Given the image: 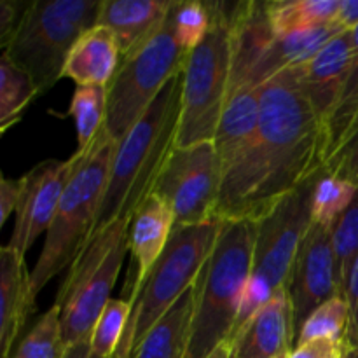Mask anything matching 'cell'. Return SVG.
Returning a JSON list of instances; mask_svg holds the SVG:
<instances>
[{"instance_id": "1", "label": "cell", "mask_w": 358, "mask_h": 358, "mask_svg": "<svg viewBox=\"0 0 358 358\" xmlns=\"http://www.w3.org/2000/svg\"><path fill=\"white\" fill-rule=\"evenodd\" d=\"M324 138L296 66L262 84L254 142L224 170L220 220H261L289 192L324 170Z\"/></svg>"}, {"instance_id": "2", "label": "cell", "mask_w": 358, "mask_h": 358, "mask_svg": "<svg viewBox=\"0 0 358 358\" xmlns=\"http://www.w3.org/2000/svg\"><path fill=\"white\" fill-rule=\"evenodd\" d=\"M182 70L164 84L142 117L117 142L107 191L91 234L115 220L133 219L140 205L152 194L177 145L184 86Z\"/></svg>"}, {"instance_id": "3", "label": "cell", "mask_w": 358, "mask_h": 358, "mask_svg": "<svg viewBox=\"0 0 358 358\" xmlns=\"http://www.w3.org/2000/svg\"><path fill=\"white\" fill-rule=\"evenodd\" d=\"M255 233L254 220H224L212 255L196 280L191 341L184 358H208L217 346L233 341L252 275Z\"/></svg>"}, {"instance_id": "4", "label": "cell", "mask_w": 358, "mask_h": 358, "mask_svg": "<svg viewBox=\"0 0 358 358\" xmlns=\"http://www.w3.org/2000/svg\"><path fill=\"white\" fill-rule=\"evenodd\" d=\"M117 140L107 128L98 133L90 147L70 157V173L58 210L48 229L45 243L31 271V296L38 292L79 255L96 224L107 191Z\"/></svg>"}, {"instance_id": "5", "label": "cell", "mask_w": 358, "mask_h": 358, "mask_svg": "<svg viewBox=\"0 0 358 358\" xmlns=\"http://www.w3.org/2000/svg\"><path fill=\"white\" fill-rule=\"evenodd\" d=\"M206 3L212 27L203 42L189 51L182 70V112L175 147L213 142L229 93L234 3Z\"/></svg>"}, {"instance_id": "6", "label": "cell", "mask_w": 358, "mask_h": 358, "mask_svg": "<svg viewBox=\"0 0 358 358\" xmlns=\"http://www.w3.org/2000/svg\"><path fill=\"white\" fill-rule=\"evenodd\" d=\"M131 219H121L91 234L69 268L55 303L62 311L65 346L91 339L98 318L112 299L126 252H129Z\"/></svg>"}, {"instance_id": "7", "label": "cell", "mask_w": 358, "mask_h": 358, "mask_svg": "<svg viewBox=\"0 0 358 358\" xmlns=\"http://www.w3.org/2000/svg\"><path fill=\"white\" fill-rule=\"evenodd\" d=\"M101 0H37L28 3L6 52L41 93L63 76L80 35L98 24Z\"/></svg>"}, {"instance_id": "8", "label": "cell", "mask_w": 358, "mask_h": 358, "mask_svg": "<svg viewBox=\"0 0 358 358\" xmlns=\"http://www.w3.org/2000/svg\"><path fill=\"white\" fill-rule=\"evenodd\" d=\"M322 171L285 196L271 212L257 220L252 275L245 289L236 331L289 282L301 243L313 224L311 203ZM236 334V332H234Z\"/></svg>"}, {"instance_id": "9", "label": "cell", "mask_w": 358, "mask_h": 358, "mask_svg": "<svg viewBox=\"0 0 358 358\" xmlns=\"http://www.w3.org/2000/svg\"><path fill=\"white\" fill-rule=\"evenodd\" d=\"M189 51L175 37L173 6L159 31L129 58L121 59L107 86V122L114 140H121L149 108L164 84L180 72Z\"/></svg>"}, {"instance_id": "10", "label": "cell", "mask_w": 358, "mask_h": 358, "mask_svg": "<svg viewBox=\"0 0 358 358\" xmlns=\"http://www.w3.org/2000/svg\"><path fill=\"white\" fill-rule=\"evenodd\" d=\"M222 224L224 220L215 217L208 222L173 229L166 248L136 296L133 308L135 345L184 296L185 290L194 285L212 255Z\"/></svg>"}, {"instance_id": "11", "label": "cell", "mask_w": 358, "mask_h": 358, "mask_svg": "<svg viewBox=\"0 0 358 358\" xmlns=\"http://www.w3.org/2000/svg\"><path fill=\"white\" fill-rule=\"evenodd\" d=\"M224 166L213 142L175 147L156 182V192L173 212V229L215 219Z\"/></svg>"}, {"instance_id": "12", "label": "cell", "mask_w": 358, "mask_h": 358, "mask_svg": "<svg viewBox=\"0 0 358 358\" xmlns=\"http://www.w3.org/2000/svg\"><path fill=\"white\" fill-rule=\"evenodd\" d=\"M285 289L292 306L294 338L297 341L310 315L332 297L339 296L332 227L311 224L290 269Z\"/></svg>"}, {"instance_id": "13", "label": "cell", "mask_w": 358, "mask_h": 358, "mask_svg": "<svg viewBox=\"0 0 358 358\" xmlns=\"http://www.w3.org/2000/svg\"><path fill=\"white\" fill-rule=\"evenodd\" d=\"M70 173V159H48L21 177L16 220L7 247L24 255L42 233H48Z\"/></svg>"}, {"instance_id": "14", "label": "cell", "mask_w": 358, "mask_h": 358, "mask_svg": "<svg viewBox=\"0 0 358 358\" xmlns=\"http://www.w3.org/2000/svg\"><path fill=\"white\" fill-rule=\"evenodd\" d=\"M350 59H352V31H343L336 35L310 62L296 66L301 87L317 114L322 129L331 119L345 90Z\"/></svg>"}, {"instance_id": "15", "label": "cell", "mask_w": 358, "mask_h": 358, "mask_svg": "<svg viewBox=\"0 0 358 358\" xmlns=\"http://www.w3.org/2000/svg\"><path fill=\"white\" fill-rule=\"evenodd\" d=\"M231 358H280L296 346L292 306L287 289L280 290L268 304L255 311L233 338Z\"/></svg>"}, {"instance_id": "16", "label": "cell", "mask_w": 358, "mask_h": 358, "mask_svg": "<svg viewBox=\"0 0 358 358\" xmlns=\"http://www.w3.org/2000/svg\"><path fill=\"white\" fill-rule=\"evenodd\" d=\"M173 212L163 198L152 192L140 205L129 226V254H131V269H129L128 301H133L140 294L150 269L161 257L173 233Z\"/></svg>"}, {"instance_id": "17", "label": "cell", "mask_w": 358, "mask_h": 358, "mask_svg": "<svg viewBox=\"0 0 358 358\" xmlns=\"http://www.w3.org/2000/svg\"><path fill=\"white\" fill-rule=\"evenodd\" d=\"M276 34L269 20L268 2H236L231 31L229 93L247 86L252 72L275 42ZM227 93V94H229Z\"/></svg>"}, {"instance_id": "18", "label": "cell", "mask_w": 358, "mask_h": 358, "mask_svg": "<svg viewBox=\"0 0 358 358\" xmlns=\"http://www.w3.org/2000/svg\"><path fill=\"white\" fill-rule=\"evenodd\" d=\"M170 0H101L98 24L114 31L121 59L143 48L166 23Z\"/></svg>"}, {"instance_id": "19", "label": "cell", "mask_w": 358, "mask_h": 358, "mask_svg": "<svg viewBox=\"0 0 358 358\" xmlns=\"http://www.w3.org/2000/svg\"><path fill=\"white\" fill-rule=\"evenodd\" d=\"M35 311L31 296V273L24 255L3 245L0 250V350L9 358L27 320Z\"/></svg>"}, {"instance_id": "20", "label": "cell", "mask_w": 358, "mask_h": 358, "mask_svg": "<svg viewBox=\"0 0 358 358\" xmlns=\"http://www.w3.org/2000/svg\"><path fill=\"white\" fill-rule=\"evenodd\" d=\"M121 65V49L114 31L107 27L90 28L69 52L63 76L77 86L107 87Z\"/></svg>"}, {"instance_id": "21", "label": "cell", "mask_w": 358, "mask_h": 358, "mask_svg": "<svg viewBox=\"0 0 358 358\" xmlns=\"http://www.w3.org/2000/svg\"><path fill=\"white\" fill-rule=\"evenodd\" d=\"M262 86H241L227 94L213 143L226 170L252 142L261 119Z\"/></svg>"}, {"instance_id": "22", "label": "cell", "mask_w": 358, "mask_h": 358, "mask_svg": "<svg viewBox=\"0 0 358 358\" xmlns=\"http://www.w3.org/2000/svg\"><path fill=\"white\" fill-rule=\"evenodd\" d=\"M343 31L345 30L336 21H331L289 35H280L254 69L247 86H262L266 80L275 77L282 70L310 62L336 35Z\"/></svg>"}, {"instance_id": "23", "label": "cell", "mask_w": 358, "mask_h": 358, "mask_svg": "<svg viewBox=\"0 0 358 358\" xmlns=\"http://www.w3.org/2000/svg\"><path fill=\"white\" fill-rule=\"evenodd\" d=\"M196 282L133 346L131 358H184L191 341Z\"/></svg>"}, {"instance_id": "24", "label": "cell", "mask_w": 358, "mask_h": 358, "mask_svg": "<svg viewBox=\"0 0 358 358\" xmlns=\"http://www.w3.org/2000/svg\"><path fill=\"white\" fill-rule=\"evenodd\" d=\"M358 115V27L352 30V59L348 66L345 90L332 112L331 119L322 129L324 138V166L348 136Z\"/></svg>"}, {"instance_id": "25", "label": "cell", "mask_w": 358, "mask_h": 358, "mask_svg": "<svg viewBox=\"0 0 358 358\" xmlns=\"http://www.w3.org/2000/svg\"><path fill=\"white\" fill-rule=\"evenodd\" d=\"M339 3L341 0H276L268 2L269 20L280 37L336 21Z\"/></svg>"}, {"instance_id": "26", "label": "cell", "mask_w": 358, "mask_h": 358, "mask_svg": "<svg viewBox=\"0 0 358 358\" xmlns=\"http://www.w3.org/2000/svg\"><path fill=\"white\" fill-rule=\"evenodd\" d=\"M38 87L24 70H21L6 52L0 59V131H7L24 114Z\"/></svg>"}, {"instance_id": "27", "label": "cell", "mask_w": 358, "mask_h": 358, "mask_svg": "<svg viewBox=\"0 0 358 358\" xmlns=\"http://www.w3.org/2000/svg\"><path fill=\"white\" fill-rule=\"evenodd\" d=\"M70 114L76 121L77 150L86 149L107 122V87L77 86L70 103Z\"/></svg>"}, {"instance_id": "28", "label": "cell", "mask_w": 358, "mask_h": 358, "mask_svg": "<svg viewBox=\"0 0 358 358\" xmlns=\"http://www.w3.org/2000/svg\"><path fill=\"white\" fill-rule=\"evenodd\" d=\"M62 311L52 304L37 324L23 336L9 358H63L66 346L62 336Z\"/></svg>"}, {"instance_id": "29", "label": "cell", "mask_w": 358, "mask_h": 358, "mask_svg": "<svg viewBox=\"0 0 358 358\" xmlns=\"http://www.w3.org/2000/svg\"><path fill=\"white\" fill-rule=\"evenodd\" d=\"M332 247H334L339 296L345 297L350 275L358 257V189L346 212L332 226Z\"/></svg>"}, {"instance_id": "30", "label": "cell", "mask_w": 358, "mask_h": 358, "mask_svg": "<svg viewBox=\"0 0 358 358\" xmlns=\"http://www.w3.org/2000/svg\"><path fill=\"white\" fill-rule=\"evenodd\" d=\"M136 301L110 299L98 318L90 339L91 358H114L131 318Z\"/></svg>"}, {"instance_id": "31", "label": "cell", "mask_w": 358, "mask_h": 358, "mask_svg": "<svg viewBox=\"0 0 358 358\" xmlns=\"http://www.w3.org/2000/svg\"><path fill=\"white\" fill-rule=\"evenodd\" d=\"M357 189L358 187L350 182L341 180L325 170L322 171L320 178L315 185L313 203H311L313 222L327 227L334 226L336 220L346 212L350 203L353 201Z\"/></svg>"}, {"instance_id": "32", "label": "cell", "mask_w": 358, "mask_h": 358, "mask_svg": "<svg viewBox=\"0 0 358 358\" xmlns=\"http://www.w3.org/2000/svg\"><path fill=\"white\" fill-rule=\"evenodd\" d=\"M348 318L350 311L345 297H332L331 301L318 306L310 315V318L304 322L303 329H301L299 336H297L296 346L315 341V339H331V341L345 345Z\"/></svg>"}, {"instance_id": "33", "label": "cell", "mask_w": 358, "mask_h": 358, "mask_svg": "<svg viewBox=\"0 0 358 358\" xmlns=\"http://www.w3.org/2000/svg\"><path fill=\"white\" fill-rule=\"evenodd\" d=\"M175 37L185 51H192L208 35L212 27L206 2H173Z\"/></svg>"}, {"instance_id": "34", "label": "cell", "mask_w": 358, "mask_h": 358, "mask_svg": "<svg viewBox=\"0 0 358 358\" xmlns=\"http://www.w3.org/2000/svg\"><path fill=\"white\" fill-rule=\"evenodd\" d=\"M324 170L358 187V128L325 163Z\"/></svg>"}, {"instance_id": "35", "label": "cell", "mask_w": 358, "mask_h": 358, "mask_svg": "<svg viewBox=\"0 0 358 358\" xmlns=\"http://www.w3.org/2000/svg\"><path fill=\"white\" fill-rule=\"evenodd\" d=\"M346 303H348V329H346L345 336V346L346 348L358 350V257L353 264L352 275H350L348 289H346L345 296Z\"/></svg>"}, {"instance_id": "36", "label": "cell", "mask_w": 358, "mask_h": 358, "mask_svg": "<svg viewBox=\"0 0 358 358\" xmlns=\"http://www.w3.org/2000/svg\"><path fill=\"white\" fill-rule=\"evenodd\" d=\"M345 345L331 341V339H315L296 346L287 358H343Z\"/></svg>"}, {"instance_id": "37", "label": "cell", "mask_w": 358, "mask_h": 358, "mask_svg": "<svg viewBox=\"0 0 358 358\" xmlns=\"http://www.w3.org/2000/svg\"><path fill=\"white\" fill-rule=\"evenodd\" d=\"M24 9L21 10L20 2L0 0V45H2V51L13 41L14 31H16L17 24H20Z\"/></svg>"}, {"instance_id": "38", "label": "cell", "mask_w": 358, "mask_h": 358, "mask_svg": "<svg viewBox=\"0 0 358 358\" xmlns=\"http://www.w3.org/2000/svg\"><path fill=\"white\" fill-rule=\"evenodd\" d=\"M21 194V178H0V226L7 222L9 215L16 212L17 201Z\"/></svg>"}, {"instance_id": "39", "label": "cell", "mask_w": 358, "mask_h": 358, "mask_svg": "<svg viewBox=\"0 0 358 358\" xmlns=\"http://www.w3.org/2000/svg\"><path fill=\"white\" fill-rule=\"evenodd\" d=\"M336 23L345 31H352L358 27V0H341Z\"/></svg>"}, {"instance_id": "40", "label": "cell", "mask_w": 358, "mask_h": 358, "mask_svg": "<svg viewBox=\"0 0 358 358\" xmlns=\"http://www.w3.org/2000/svg\"><path fill=\"white\" fill-rule=\"evenodd\" d=\"M133 345H135V320H133V313H131V318H129L128 325H126L124 336H122V341L121 345H119L114 358H131Z\"/></svg>"}, {"instance_id": "41", "label": "cell", "mask_w": 358, "mask_h": 358, "mask_svg": "<svg viewBox=\"0 0 358 358\" xmlns=\"http://www.w3.org/2000/svg\"><path fill=\"white\" fill-rule=\"evenodd\" d=\"M63 358H91L90 357V339L87 341L76 343V345L69 346Z\"/></svg>"}, {"instance_id": "42", "label": "cell", "mask_w": 358, "mask_h": 358, "mask_svg": "<svg viewBox=\"0 0 358 358\" xmlns=\"http://www.w3.org/2000/svg\"><path fill=\"white\" fill-rule=\"evenodd\" d=\"M233 357V343H222L220 346H217L208 358H231Z\"/></svg>"}, {"instance_id": "43", "label": "cell", "mask_w": 358, "mask_h": 358, "mask_svg": "<svg viewBox=\"0 0 358 358\" xmlns=\"http://www.w3.org/2000/svg\"><path fill=\"white\" fill-rule=\"evenodd\" d=\"M343 358H358V350L346 348V346H345V357H343Z\"/></svg>"}, {"instance_id": "44", "label": "cell", "mask_w": 358, "mask_h": 358, "mask_svg": "<svg viewBox=\"0 0 358 358\" xmlns=\"http://www.w3.org/2000/svg\"><path fill=\"white\" fill-rule=\"evenodd\" d=\"M358 128V115H357V119H355V122H353V126H352V129H350V133H348V136L350 135H352V133L353 131H355V129ZM348 136H346V138H348ZM343 143H345V142H343Z\"/></svg>"}, {"instance_id": "45", "label": "cell", "mask_w": 358, "mask_h": 358, "mask_svg": "<svg viewBox=\"0 0 358 358\" xmlns=\"http://www.w3.org/2000/svg\"><path fill=\"white\" fill-rule=\"evenodd\" d=\"M282 358H287V355H285V357H282Z\"/></svg>"}, {"instance_id": "46", "label": "cell", "mask_w": 358, "mask_h": 358, "mask_svg": "<svg viewBox=\"0 0 358 358\" xmlns=\"http://www.w3.org/2000/svg\"><path fill=\"white\" fill-rule=\"evenodd\" d=\"M280 358H282V357H280Z\"/></svg>"}]
</instances>
